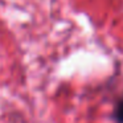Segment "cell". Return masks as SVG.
Instances as JSON below:
<instances>
[{
  "label": "cell",
  "mask_w": 123,
  "mask_h": 123,
  "mask_svg": "<svg viewBox=\"0 0 123 123\" xmlns=\"http://www.w3.org/2000/svg\"><path fill=\"white\" fill-rule=\"evenodd\" d=\"M115 119L118 123H123V98L118 102L115 107Z\"/></svg>",
  "instance_id": "1"
}]
</instances>
